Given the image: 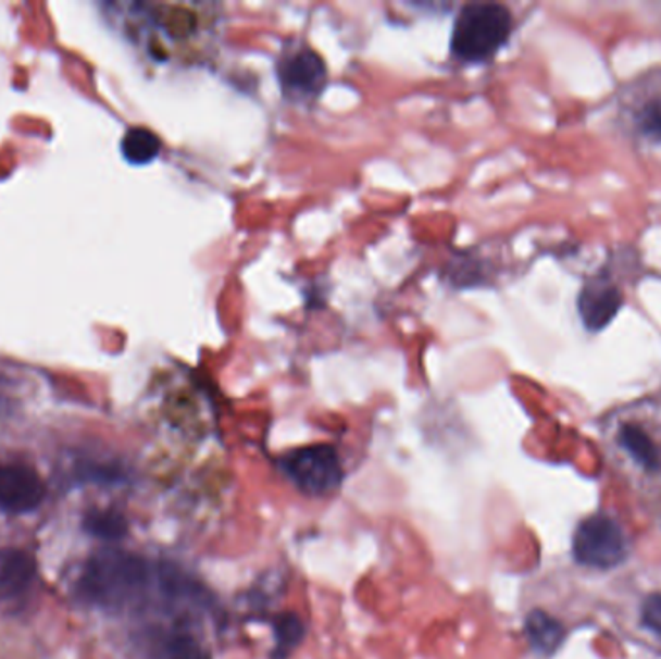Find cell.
Masks as SVG:
<instances>
[{
  "label": "cell",
  "mask_w": 661,
  "mask_h": 659,
  "mask_svg": "<svg viewBox=\"0 0 661 659\" xmlns=\"http://www.w3.org/2000/svg\"><path fill=\"white\" fill-rule=\"evenodd\" d=\"M166 659H211L208 650L190 634H174L166 643Z\"/></svg>",
  "instance_id": "5bb4252c"
},
{
  "label": "cell",
  "mask_w": 661,
  "mask_h": 659,
  "mask_svg": "<svg viewBox=\"0 0 661 659\" xmlns=\"http://www.w3.org/2000/svg\"><path fill=\"white\" fill-rule=\"evenodd\" d=\"M283 470L300 492L323 497L339 489L342 484V464L330 445H310L288 452Z\"/></svg>",
  "instance_id": "277c9868"
},
{
  "label": "cell",
  "mask_w": 661,
  "mask_h": 659,
  "mask_svg": "<svg viewBox=\"0 0 661 659\" xmlns=\"http://www.w3.org/2000/svg\"><path fill=\"white\" fill-rule=\"evenodd\" d=\"M633 122L640 136L661 141V94L640 101L633 111Z\"/></svg>",
  "instance_id": "7c38bea8"
},
{
  "label": "cell",
  "mask_w": 661,
  "mask_h": 659,
  "mask_svg": "<svg viewBox=\"0 0 661 659\" xmlns=\"http://www.w3.org/2000/svg\"><path fill=\"white\" fill-rule=\"evenodd\" d=\"M574 559L590 569H613L628 556L625 530L608 514H591L574 532Z\"/></svg>",
  "instance_id": "3957f363"
},
{
  "label": "cell",
  "mask_w": 661,
  "mask_h": 659,
  "mask_svg": "<svg viewBox=\"0 0 661 659\" xmlns=\"http://www.w3.org/2000/svg\"><path fill=\"white\" fill-rule=\"evenodd\" d=\"M121 149L122 156L132 165H148L161 153V139L144 126H134L124 134Z\"/></svg>",
  "instance_id": "30bf717a"
},
{
  "label": "cell",
  "mask_w": 661,
  "mask_h": 659,
  "mask_svg": "<svg viewBox=\"0 0 661 659\" xmlns=\"http://www.w3.org/2000/svg\"><path fill=\"white\" fill-rule=\"evenodd\" d=\"M89 534L97 538L121 539L126 534V521L121 512L116 511H93L89 512L84 521Z\"/></svg>",
  "instance_id": "4fadbf2b"
},
{
  "label": "cell",
  "mask_w": 661,
  "mask_h": 659,
  "mask_svg": "<svg viewBox=\"0 0 661 659\" xmlns=\"http://www.w3.org/2000/svg\"><path fill=\"white\" fill-rule=\"evenodd\" d=\"M513 32V16L503 4L470 2L454 20L451 51L462 62H486L496 57Z\"/></svg>",
  "instance_id": "7a4b0ae2"
},
{
  "label": "cell",
  "mask_w": 661,
  "mask_h": 659,
  "mask_svg": "<svg viewBox=\"0 0 661 659\" xmlns=\"http://www.w3.org/2000/svg\"><path fill=\"white\" fill-rule=\"evenodd\" d=\"M623 304V295L608 278H596L588 283L578 298V312L584 325L590 331H600L608 325Z\"/></svg>",
  "instance_id": "52a82bcc"
},
{
  "label": "cell",
  "mask_w": 661,
  "mask_h": 659,
  "mask_svg": "<svg viewBox=\"0 0 661 659\" xmlns=\"http://www.w3.org/2000/svg\"><path fill=\"white\" fill-rule=\"evenodd\" d=\"M153 590L166 599V569L121 549H104L87 561L79 594L109 611L141 608Z\"/></svg>",
  "instance_id": "6da1fadb"
},
{
  "label": "cell",
  "mask_w": 661,
  "mask_h": 659,
  "mask_svg": "<svg viewBox=\"0 0 661 659\" xmlns=\"http://www.w3.org/2000/svg\"><path fill=\"white\" fill-rule=\"evenodd\" d=\"M34 557L22 549L0 551V599L14 598L26 590L35 576Z\"/></svg>",
  "instance_id": "ba28073f"
},
{
  "label": "cell",
  "mask_w": 661,
  "mask_h": 659,
  "mask_svg": "<svg viewBox=\"0 0 661 659\" xmlns=\"http://www.w3.org/2000/svg\"><path fill=\"white\" fill-rule=\"evenodd\" d=\"M640 623L648 633L661 641V594H652L644 599L640 608Z\"/></svg>",
  "instance_id": "9a60e30c"
},
{
  "label": "cell",
  "mask_w": 661,
  "mask_h": 659,
  "mask_svg": "<svg viewBox=\"0 0 661 659\" xmlns=\"http://www.w3.org/2000/svg\"><path fill=\"white\" fill-rule=\"evenodd\" d=\"M305 626L296 613H283L273 621V659H287L304 641Z\"/></svg>",
  "instance_id": "8fae6325"
},
{
  "label": "cell",
  "mask_w": 661,
  "mask_h": 659,
  "mask_svg": "<svg viewBox=\"0 0 661 659\" xmlns=\"http://www.w3.org/2000/svg\"><path fill=\"white\" fill-rule=\"evenodd\" d=\"M278 86L295 103H308L320 96L327 84V69L317 52L308 45L285 47L277 61Z\"/></svg>",
  "instance_id": "5b68a950"
},
{
  "label": "cell",
  "mask_w": 661,
  "mask_h": 659,
  "mask_svg": "<svg viewBox=\"0 0 661 659\" xmlns=\"http://www.w3.org/2000/svg\"><path fill=\"white\" fill-rule=\"evenodd\" d=\"M45 497L43 480L26 464L0 462V509L9 512H29L39 507Z\"/></svg>",
  "instance_id": "8992f818"
},
{
  "label": "cell",
  "mask_w": 661,
  "mask_h": 659,
  "mask_svg": "<svg viewBox=\"0 0 661 659\" xmlns=\"http://www.w3.org/2000/svg\"><path fill=\"white\" fill-rule=\"evenodd\" d=\"M526 638L531 643L532 648L541 654V656H551L559 648V644L563 643V625L557 621L556 617L548 616L546 611H532L531 616L526 617Z\"/></svg>",
  "instance_id": "9c48e42d"
}]
</instances>
